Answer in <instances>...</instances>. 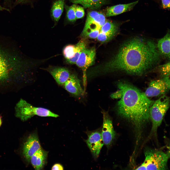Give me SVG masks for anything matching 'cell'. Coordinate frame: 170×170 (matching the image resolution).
<instances>
[{
	"mask_svg": "<svg viewBox=\"0 0 170 170\" xmlns=\"http://www.w3.org/2000/svg\"><path fill=\"white\" fill-rule=\"evenodd\" d=\"M160 55L153 41L137 37L125 42L113 58L106 64V69L121 70L140 75L157 64Z\"/></svg>",
	"mask_w": 170,
	"mask_h": 170,
	"instance_id": "cell-1",
	"label": "cell"
},
{
	"mask_svg": "<svg viewBox=\"0 0 170 170\" xmlns=\"http://www.w3.org/2000/svg\"><path fill=\"white\" fill-rule=\"evenodd\" d=\"M117 85L123 92L117 103L118 114L131 122L136 128L140 130L149 120L150 109L154 101L130 84L120 82Z\"/></svg>",
	"mask_w": 170,
	"mask_h": 170,
	"instance_id": "cell-2",
	"label": "cell"
},
{
	"mask_svg": "<svg viewBox=\"0 0 170 170\" xmlns=\"http://www.w3.org/2000/svg\"><path fill=\"white\" fill-rule=\"evenodd\" d=\"M145 159L136 170H165L167 168L169 157L161 150L148 149L144 152Z\"/></svg>",
	"mask_w": 170,
	"mask_h": 170,
	"instance_id": "cell-3",
	"label": "cell"
},
{
	"mask_svg": "<svg viewBox=\"0 0 170 170\" xmlns=\"http://www.w3.org/2000/svg\"><path fill=\"white\" fill-rule=\"evenodd\" d=\"M170 98L163 95L154 102L150 107L149 117L152 123L151 132L155 133L162 121L170 106Z\"/></svg>",
	"mask_w": 170,
	"mask_h": 170,
	"instance_id": "cell-4",
	"label": "cell"
},
{
	"mask_svg": "<svg viewBox=\"0 0 170 170\" xmlns=\"http://www.w3.org/2000/svg\"><path fill=\"white\" fill-rule=\"evenodd\" d=\"M95 55L94 48H86L82 51L75 64L82 70L84 90L85 92L87 85L86 70L94 62Z\"/></svg>",
	"mask_w": 170,
	"mask_h": 170,
	"instance_id": "cell-5",
	"label": "cell"
},
{
	"mask_svg": "<svg viewBox=\"0 0 170 170\" xmlns=\"http://www.w3.org/2000/svg\"><path fill=\"white\" fill-rule=\"evenodd\" d=\"M106 21L105 17L103 14L95 11L89 12L87 15L82 34L87 36L94 31L100 30Z\"/></svg>",
	"mask_w": 170,
	"mask_h": 170,
	"instance_id": "cell-6",
	"label": "cell"
},
{
	"mask_svg": "<svg viewBox=\"0 0 170 170\" xmlns=\"http://www.w3.org/2000/svg\"><path fill=\"white\" fill-rule=\"evenodd\" d=\"M170 89V76H166L151 82L144 93L148 97L157 96L165 94Z\"/></svg>",
	"mask_w": 170,
	"mask_h": 170,
	"instance_id": "cell-7",
	"label": "cell"
},
{
	"mask_svg": "<svg viewBox=\"0 0 170 170\" xmlns=\"http://www.w3.org/2000/svg\"><path fill=\"white\" fill-rule=\"evenodd\" d=\"M87 44L85 40L82 39L75 45L66 46L63 53L66 62L71 64H75L82 51L86 48Z\"/></svg>",
	"mask_w": 170,
	"mask_h": 170,
	"instance_id": "cell-8",
	"label": "cell"
},
{
	"mask_svg": "<svg viewBox=\"0 0 170 170\" xmlns=\"http://www.w3.org/2000/svg\"><path fill=\"white\" fill-rule=\"evenodd\" d=\"M85 142L95 159L97 158L104 144L101 133L98 130L87 132Z\"/></svg>",
	"mask_w": 170,
	"mask_h": 170,
	"instance_id": "cell-9",
	"label": "cell"
},
{
	"mask_svg": "<svg viewBox=\"0 0 170 170\" xmlns=\"http://www.w3.org/2000/svg\"><path fill=\"white\" fill-rule=\"evenodd\" d=\"M103 121L101 133L104 144L109 147L113 143L115 136L112 120L106 112L103 113Z\"/></svg>",
	"mask_w": 170,
	"mask_h": 170,
	"instance_id": "cell-10",
	"label": "cell"
},
{
	"mask_svg": "<svg viewBox=\"0 0 170 170\" xmlns=\"http://www.w3.org/2000/svg\"><path fill=\"white\" fill-rule=\"evenodd\" d=\"M41 148L37 135L34 133L30 135L25 142L23 148V155L26 161L30 162L31 157Z\"/></svg>",
	"mask_w": 170,
	"mask_h": 170,
	"instance_id": "cell-11",
	"label": "cell"
},
{
	"mask_svg": "<svg viewBox=\"0 0 170 170\" xmlns=\"http://www.w3.org/2000/svg\"><path fill=\"white\" fill-rule=\"evenodd\" d=\"M46 69L60 85H64L72 74L68 69L65 67L50 66Z\"/></svg>",
	"mask_w": 170,
	"mask_h": 170,
	"instance_id": "cell-12",
	"label": "cell"
},
{
	"mask_svg": "<svg viewBox=\"0 0 170 170\" xmlns=\"http://www.w3.org/2000/svg\"><path fill=\"white\" fill-rule=\"evenodd\" d=\"M64 85L66 90L76 96L83 95L85 92L81 86L79 79L74 74H72Z\"/></svg>",
	"mask_w": 170,
	"mask_h": 170,
	"instance_id": "cell-13",
	"label": "cell"
},
{
	"mask_svg": "<svg viewBox=\"0 0 170 170\" xmlns=\"http://www.w3.org/2000/svg\"><path fill=\"white\" fill-rule=\"evenodd\" d=\"M47 154L48 152L41 148L31 157L30 161L35 170H41L43 168L46 163Z\"/></svg>",
	"mask_w": 170,
	"mask_h": 170,
	"instance_id": "cell-14",
	"label": "cell"
},
{
	"mask_svg": "<svg viewBox=\"0 0 170 170\" xmlns=\"http://www.w3.org/2000/svg\"><path fill=\"white\" fill-rule=\"evenodd\" d=\"M138 0L126 4H119L107 9L106 16L110 17L118 15L132 9L137 4Z\"/></svg>",
	"mask_w": 170,
	"mask_h": 170,
	"instance_id": "cell-15",
	"label": "cell"
},
{
	"mask_svg": "<svg viewBox=\"0 0 170 170\" xmlns=\"http://www.w3.org/2000/svg\"><path fill=\"white\" fill-rule=\"evenodd\" d=\"M169 32L158 42L157 47L160 55L166 58H170V39Z\"/></svg>",
	"mask_w": 170,
	"mask_h": 170,
	"instance_id": "cell-16",
	"label": "cell"
},
{
	"mask_svg": "<svg viewBox=\"0 0 170 170\" xmlns=\"http://www.w3.org/2000/svg\"><path fill=\"white\" fill-rule=\"evenodd\" d=\"M4 55L0 52V82L7 78L11 66L9 62Z\"/></svg>",
	"mask_w": 170,
	"mask_h": 170,
	"instance_id": "cell-17",
	"label": "cell"
},
{
	"mask_svg": "<svg viewBox=\"0 0 170 170\" xmlns=\"http://www.w3.org/2000/svg\"><path fill=\"white\" fill-rule=\"evenodd\" d=\"M64 0H58L53 4L51 9L52 15L54 20L58 22L63 11Z\"/></svg>",
	"mask_w": 170,
	"mask_h": 170,
	"instance_id": "cell-18",
	"label": "cell"
},
{
	"mask_svg": "<svg viewBox=\"0 0 170 170\" xmlns=\"http://www.w3.org/2000/svg\"><path fill=\"white\" fill-rule=\"evenodd\" d=\"M117 29V27L115 24L109 21H106L101 27L100 32L114 36Z\"/></svg>",
	"mask_w": 170,
	"mask_h": 170,
	"instance_id": "cell-19",
	"label": "cell"
},
{
	"mask_svg": "<svg viewBox=\"0 0 170 170\" xmlns=\"http://www.w3.org/2000/svg\"><path fill=\"white\" fill-rule=\"evenodd\" d=\"M105 0H83L79 4L85 8H96L100 7L104 4Z\"/></svg>",
	"mask_w": 170,
	"mask_h": 170,
	"instance_id": "cell-20",
	"label": "cell"
},
{
	"mask_svg": "<svg viewBox=\"0 0 170 170\" xmlns=\"http://www.w3.org/2000/svg\"><path fill=\"white\" fill-rule=\"evenodd\" d=\"M76 5L73 4L66 7L67 17L68 20L70 21L74 22L76 19L75 14V9Z\"/></svg>",
	"mask_w": 170,
	"mask_h": 170,
	"instance_id": "cell-21",
	"label": "cell"
},
{
	"mask_svg": "<svg viewBox=\"0 0 170 170\" xmlns=\"http://www.w3.org/2000/svg\"><path fill=\"white\" fill-rule=\"evenodd\" d=\"M159 70L161 75L163 77L170 76V63L168 62L166 64L160 66Z\"/></svg>",
	"mask_w": 170,
	"mask_h": 170,
	"instance_id": "cell-22",
	"label": "cell"
},
{
	"mask_svg": "<svg viewBox=\"0 0 170 170\" xmlns=\"http://www.w3.org/2000/svg\"><path fill=\"white\" fill-rule=\"evenodd\" d=\"M75 14L76 19L82 18L85 14V11L83 8L76 5L75 9Z\"/></svg>",
	"mask_w": 170,
	"mask_h": 170,
	"instance_id": "cell-23",
	"label": "cell"
},
{
	"mask_svg": "<svg viewBox=\"0 0 170 170\" xmlns=\"http://www.w3.org/2000/svg\"><path fill=\"white\" fill-rule=\"evenodd\" d=\"M111 95V97L115 98H120L122 96L123 92L120 89Z\"/></svg>",
	"mask_w": 170,
	"mask_h": 170,
	"instance_id": "cell-24",
	"label": "cell"
},
{
	"mask_svg": "<svg viewBox=\"0 0 170 170\" xmlns=\"http://www.w3.org/2000/svg\"><path fill=\"white\" fill-rule=\"evenodd\" d=\"M162 6L165 8L170 9V0H161Z\"/></svg>",
	"mask_w": 170,
	"mask_h": 170,
	"instance_id": "cell-25",
	"label": "cell"
},
{
	"mask_svg": "<svg viewBox=\"0 0 170 170\" xmlns=\"http://www.w3.org/2000/svg\"><path fill=\"white\" fill-rule=\"evenodd\" d=\"M52 170H64V168L60 164L57 163L55 164L52 167Z\"/></svg>",
	"mask_w": 170,
	"mask_h": 170,
	"instance_id": "cell-26",
	"label": "cell"
},
{
	"mask_svg": "<svg viewBox=\"0 0 170 170\" xmlns=\"http://www.w3.org/2000/svg\"><path fill=\"white\" fill-rule=\"evenodd\" d=\"M31 0H16L15 4L16 5L26 3Z\"/></svg>",
	"mask_w": 170,
	"mask_h": 170,
	"instance_id": "cell-27",
	"label": "cell"
},
{
	"mask_svg": "<svg viewBox=\"0 0 170 170\" xmlns=\"http://www.w3.org/2000/svg\"><path fill=\"white\" fill-rule=\"evenodd\" d=\"M71 2L75 4H79V3L83 0H69Z\"/></svg>",
	"mask_w": 170,
	"mask_h": 170,
	"instance_id": "cell-28",
	"label": "cell"
},
{
	"mask_svg": "<svg viewBox=\"0 0 170 170\" xmlns=\"http://www.w3.org/2000/svg\"><path fill=\"white\" fill-rule=\"evenodd\" d=\"M3 10H5L7 11H9V9L7 8L3 7L1 6L0 5V11H2Z\"/></svg>",
	"mask_w": 170,
	"mask_h": 170,
	"instance_id": "cell-29",
	"label": "cell"
},
{
	"mask_svg": "<svg viewBox=\"0 0 170 170\" xmlns=\"http://www.w3.org/2000/svg\"><path fill=\"white\" fill-rule=\"evenodd\" d=\"M2 123V121L0 117V127L1 126Z\"/></svg>",
	"mask_w": 170,
	"mask_h": 170,
	"instance_id": "cell-30",
	"label": "cell"
},
{
	"mask_svg": "<svg viewBox=\"0 0 170 170\" xmlns=\"http://www.w3.org/2000/svg\"><path fill=\"white\" fill-rule=\"evenodd\" d=\"M4 0L5 1H9L10 0Z\"/></svg>",
	"mask_w": 170,
	"mask_h": 170,
	"instance_id": "cell-31",
	"label": "cell"
}]
</instances>
